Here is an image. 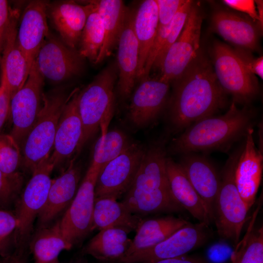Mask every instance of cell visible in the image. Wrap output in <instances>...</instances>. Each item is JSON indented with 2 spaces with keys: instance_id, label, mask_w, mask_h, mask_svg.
Masks as SVG:
<instances>
[{
  "instance_id": "obj_1",
  "label": "cell",
  "mask_w": 263,
  "mask_h": 263,
  "mask_svg": "<svg viewBox=\"0 0 263 263\" xmlns=\"http://www.w3.org/2000/svg\"><path fill=\"white\" fill-rule=\"evenodd\" d=\"M173 82L169 119L177 132L213 116L225 104V94L217 81L213 66L200 54Z\"/></svg>"
},
{
  "instance_id": "obj_2",
  "label": "cell",
  "mask_w": 263,
  "mask_h": 263,
  "mask_svg": "<svg viewBox=\"0 0 263 263\" xmlns=\"http://www.w3.org/2000/svg\"><path fill=\"white\" fill-rule=\"evenodd\" d=\"M254 110L240 109L232 101L224 114L198 121L173 139L169 150L174 154L221 150L226 152L236 142L245 139L257 122Z\"/></svg>"
},
{
  "instance_id": "obj_3",
  "label": "cell",
  "mask_w": 263,
  "mask_h": 263,
  "mask_svg": "<svg viewBox=\"0 0 263 263\" xmlns=\"http://www.w3.org/2000/svg\"><path fill=\"white\" fill-rule=\"evenodd\" d=\"M166 151L157 144L145 150L133 181L120 201L140 217L160 212H180L183 207L173 197L166 169Z\"/></svg>"
},
{
  "instance_id": "obj_4",
  "label": "cell",
  "mask_w": 263,
  "mask_h": 263,
  "mask_svg": "<svg viewBox=\"0 0 263 263\" xmlns=\"http://www.w3.org/2000/svg\"><path fill=\"white\" fill-rule=\"evenodd\" d=\"M243 143L229 155L220 174V184L215 199L213 222L219 237L235 247L240 241L249 209L241 198L235 181L237 162Z\"/></svg>"
},
{
  "instance_id": "obj_5",
  "label": "cell",
  "mask_w": 263,
  "mask_h": 263,
  "mask_svg": "<svg viewBox=\"0 0 263 263\" xmlns=\"http://www.w3.org/2000/svg\"><path fill=\"white\" fill-rule=\"evenodd\" d=\"M116 78V69L112 64L101 71L87 87L79 91L77 107L82 125L79 152L99 128L101 134L107 132L113 112Z\"/></svg>"
},
{
  "instance_id": "obj_6",
  "label": "cell",
  "mask_w": 263,
  "mask_h": 263,
  "mask_svg": "<svg viewBox=\"0 0 263 263\" xmlns=\"http://www.w3.org/2000/svg\"><path fill=\"white\" fill-rule=\"evenodd\" d=\"M69 96L61 89L43 94L41 110L22 146L23 164L32 173L51 156L58 121Z\"/></svg>"
},
{
  "instance_id": "obj_7",
  "label": "cell",
  "mask_w": 263,
  "mask_h": 263,
  "mask_svg": "<svg viewBox=\"0 0 263 263\" xmlns=\"http://www.w3.org/2000/svg\"><path fill=\"white\" fill-rule=\"evenodd\" d=\"M54 166L50 158L38 167L16 202L18 226L14 231L15 252L22 255L31 236L33 224L47 201Z\"/></svg>"
},
{
  "instance_id": "obj_8",
  "label": "cell",
  "mask_w": 263,
  "mask_h": 263,
  "mask_svg": "<svg viewBox=\"0 0 263 263\" xmlns=\"http://www.w3.org/2000/svg\"><path fill=\"white\" fill-rule=\"evenodd\" d=\"M213 70L221 88L236 103L249 104L257 95V77L243 66L233 50L220 42L212 48Z\"/></svg>"
},
{
  "instance_id": "obj_9",
  "label": "cell",
  "mask_w": 263,
  "mask_h": 263,
  "mask_svg": "<svg viewBox=\"0 0 263 263\" xmlns=\"http://www.w3.org/2000/svg\"><path fill=\"white\" fill-rule=\"evenodd\" d=\"M203 17L193 2L180 35L154 67L159 68V78L169 83L178 78L200 54Z\"/></svg>"
},
{
  "instance_id": "obj_10",
  "label": "cell",
  "mask_w": 263,
  "mask_h": 263,
  "mask_svg": "<svg viewBox=\"0 0 263 263\" xmlns=\"http://www.w3.org/2000/svg\"><path fill=\"white\" fill-rule=\"evenodd\" d=\"M99 171L89 167L74 199L58 221L63 236L72 247L81 244L93 230L95 186Z\"/></svg>"
},
{
  "instance_id": "obj_11",
  "label": "cell",
  "mask_w": 263,
  "mask_h": 263,
  "mask_svg": "<svg viewBox=\"0 0 263 263\" xmlns=\"http://www.w3.org/2000/svg\"><path fill=\"white\" fill-rule=\"evenodd\" d=\"M44 78L34 62L24 85L11 97L10 134L20 147L34 126L42 105Z\"/></svg>"
},
{
  "instance_id": "obj_12",
  "label": "cell",
  "mask_w": 263,
  "mask_h": 263,
  "mask_svg": "<svg viewBox=\"0 0 263 263\" xmlns=\"http://www.w3.org/2000/svg\"><path fill=\"white\" fill-rule=\"evenodd\" d=\"M145 150L132 143L126 150L104 166L99 171L95 186V198L117 200L131 187Z\"/></svg>"
},
{
  "instance_id": "obj_13",
  "label": "cell",
  "mask_w": 263,
  "mask_h": 263,
  "mask_svg": "<svg viewBox=\"0 0 263 263\" xmlns=\"http://www.w3.org/2000/svg\"><path fill=\"white\" fill-rule=\"evenodd\" d=\"M208 226L199 222L196 224L189 223L162 242L123 257L115 262L142 263L185 255L208 241L212 233Z\"/></svg>"
},
{
  "instance_id": "obj_14",
  "label": "cell",
  "mask_w": 263,
  "mask_h": 263,
  "mask_svg": "<svg viewBox=\"0 0 263 263\" xmlns=\"http://www.w3.org/2000/svg\"><path fill=\"white\" fill-rule=\"evenodd\" d=\"M34 62L44 79L56 83L77 75L83 66L82 57L78 52L50 32Z\"/></svg>"
},
{
  "instance_id": "obj_15",
  "label": "cell",
  "mask_w": 263,
  "mask_h": 263,
  "mask_svg": "<svg viewBox=\"0 0 263 263\" xmlns=\"http://www.w3.org/2000/svg\"><path fill=\"white\" fill-rule=\"evenodd\" d=\"M78 89L70 94L60 117L56 133L53 151L50 158L55 168L64 170L79 152L82 125L77 107Z\"/></svg>"
},
{
  "instance_id": "obj_16",
  "label": "cell",
  "mask_w": 263,
  "mask_h": 263,
  "mask_svg": "<svg viewBox=\"0 0 263 263\" xmlns=\"http://www.w3.org/2000/svg\"><path fill=\"white\" fill-rule=\"evenodd\" d=\"M169 84L158 77L141 81L129 107V119L135 126H147L157 118L166 105Z\"/></svg>"
},
{
  "instance_id": "obj_17",
  "label": "cell",
  "mask_w": 263,
  "mask_h": 263,
  "mask_svg": "<svg viewBox=\"0 0 263 263\" xmlns=\"http://www.w3.org/2000/svg\"><path fill=\"white\" fill-rule=\"evenodd\" d=\"M81 171L80 164L74 158L61 174L52 180L47 201L38 216V229L50 225L67 209L79 188Z\"/></svg>"
},
{
  "instance_id": "obj_18",
  "label": "cell",
  "mask_w": 263,
  "mask_h": 263,
  "mask_svg": "<svg viewBox=\"0 0 263 263\" xmlns=\"http://www.w3.org/2000/svg\"><path fill=\"white\" fill-rule=\"evenodd\" d=\"M48 3L42 0H34L25 8L19 27L17 39L30 70L38 53L50 33L47 23Z\"/></svg>"
},
{
  "instance_id": "obj_19",
  "label": "cell",
  "mask_w": 263,
  "mask_h": 263,
  "mask_svg": "<svg viewBox=\"0 0 263 263\" xmlns=\"http://www.w3.org/2000/svg\"><path fill=\"white\" fill-rule=\"evenodd\" d=\"M253 131H249L244 139L235 171L237 188L249 210L255 203L263 172V153L255 146Z\"/></svg>"
},
{
  "instance_id": "obj_20",
  "label": "cell",
  "mask_w": 263,
  "mask_h": 263,
  "mask_svg": "<svg viewBox=\"0 0 263 263\" xmlns=\"http://www.w3.org/2000/svg\"><path fill=\"white\" fill-rule=\"evenodd\" d=\"M134 13V11L127 9L117 43L118 88L124 98L129 97L137 79L139 47L133 29Z\"/></svg>"
},
{
  "instance_id": "obj_21",
  "label": "cell",
  "mask_w": 263,
  "mask_h": 263,
  "mask_svg": "<svg viewBox=\"0 0 263 263\" xmlns=\"http://www.w3.org/2000/svg\"><path fill=\"white\" fill-rule=\"evenodd\" d=\"M19 13L11 10L1 52V74L5 77L11 97L25 83L30 69L17 39Z\"/></svg>"
},
{
  "instance_id": "obj_22",
  "label": "cell",
  "mask_w": 263,
  "mask_h": 263,
  "mask_svg": "<svg viewBox=\"0 0 263 263\" xmlns=\"http://www.w3.org/2000/svg\"><path fill=\"white\" fill-rule=\"evenodd\" d=\"M179 164L203 201L212 223L214 203L220 184L219 173L207 159L195 153L183 154Z\"/></svg>"
},
{
  "instance_id": "obj_23",
  "label": "cell",
  "mask_w": 263,
  "mask_h": 263,
  "mask_svg": "<svg viewBox=\"0 0 263 263\" xmlns=\"http://www.w3.org/2000/svg\"><path fill=\"white\" fill-rule=\"evenodd\" d=\"M84 3L85 4H80L73 0H64L47 5V14L61 40L74 49L78 45L91 11L90 5Z\"/></svg>"
},
{
  "instance_id": "obj_24",
  "label": "cell",
  "mask_w": 263,
  "mask_h": 263,
  "mask_svg": "<svg viewBox=\"0 0 263 263\" xmlns=\"http://www.w3.org/2000/svg\"><path fill=\"white\" fill-rule=\"evenodd\" d=\"M211 20L213 30L225 40L248 51L256 49L259 30L249 20L223 10L214 12Z\"/></svg>"
},
{
  "instance_id": "obj_25",
  "label": "cell",
  "mask_w": 263,
  "mask_h": 263,
  "mask_svg": "<svg viewBox=\"0 0 263 263\" xmlns=\"http://www.w3.org/2000/svg\"><path fill=\"white\" fill-rule=\"evenodd\" d=\"M166 169L171 193L176 201L199 223H211L204 203L180 165L167 157Z\"/></svg>"
},
{
  "instance_id": "obj_26",
  "label": "cell",
  "mask_w": 263,
  "mask_h": 263,
  "mask_svg": "<svg viewBox=\"0 0 263 263\" xmlns=\"http://www.w3.org/2000/svg\"><path fill=\"white\" fill-rule=\"evenodd\" d=\"M189 223L183 218L173 216L143 219L135 231L136 235L129 248L123 257L162 242Z\"/></svg>"
},
{
  "instance_id": "obj_27",
  "label": "cell",
  "mask_w": 263,
  "mask_h": 263,
  "mask_svg": "<svg viewBox=\"0 0 263 263\" xmlns=\"http://www.w3.org/2000/svg\"><path fill=\"white\" fill-rule=\"evenodd\" d=\"M99 14L104 27L105 39L95 64L103 61L112 53L118 43L127 9L121 0H91L84 1Z\"/></svg>"
},
{
  "instance_id": "obj_28",
  "label": "cell",
  "mask_w": 263,
  "mask_h": 263,
  "mask_svg": "<svg viewBox=\"0 0 263 263\" xmlns=\"http://www.w3.org/2000/svg\"><path fill=\"white\" fill-rule=\"evenodd\" d=\"M142 217L133 214L121 202L109 198H95L93 229H123L128 234L136 231Z\"/></svg>"
},
{
  "instance_id": "obj_29",
  "label": "cell",
  "mask_w": 263,
  "mask_h": 263,
  "mask_svg": "<svg viewBox=\"0 0 263 263\" xmlns=\"http://www.w3.org/2000/svg\"><path fill=\"white\" fill-rule=\"evenodd\" d=\"M158 24L156 0H145L135 12L133 29L138 43L139 56L136 78L141 79L152 45Z\"/></svg>"
},
{
  "instance_id": "obj_30",
  "label": "cell",
  "mask_w": 263,
  "mask_h": 263,
  "mask_svg": "<svg viewBox=\"0 0 263 263\" xmlns=\"http://www.w3.org/2000/svg\"><path fill=\"white\" fill-rule=\"evenodd\" d=\"M125 230L109 228L99 230L82 249V254L106 262H116L123 257L129 248L132 240Z\"/></svg>"
},
{
  "instance_id": "obj_31",
  "label": "cell",
  "mask_w": 263,
  "mask_h": 263,
  "mask_svg": "<svg viewBox=\"0 0 263 263\" xmlns=\"http://www.w3.org/2000/svg\"><path fill=\"white\" fill-rule=\"evenodd\" d=\"M73 247L65 239L58 222L38 229L30 243L35 263H47L58 259L61 251Z\"/></svg>"
},
{
  "instance_id": "obj_32",
  "label": "cell",
  "mask_w": 263,
  "mask_h": 263,
  "mask_svg": "<svg viewBox=\"0 0 263 263\" xmlns=\"http://www.w3.org/2000/svg\"><path fill=\"white\" fill-rule=\"evenodd\" d=\"M132 144L127 135L122 131L118 130L107 131L101 134L95 142L90 167L100 170Z\"/></svg>"
},
{
  "instance_id": "obj_33",
  "label": "cell",
  "mask_w": 263,
  "mask_h": 263,
  "mask_svg": "<svg viewBox=\"0 0 263 263\" xmlns=\"http://www.w3.org/2000/svg\"><path fill=\"white\" fill-rule=\"evenodd\" d=\"M260 207L255 210L245 234L235 247L232 263H263V228L255 226Z\"/></svg>"
},
{
  "instance_id": "obj_34",
  "label": "cell",
  "mask_w": 263,
  "mask_h": 263,
  "mask_svg": "<svg viewBox=\"0 0 263 263\" xmlns=\"http://www.w3.org/2000/svg\"><path fill=\"white\" fill-rule=\"evenodd\" d=\"M88 4L91 11L80 38L78 53L82 58L95 64L104 43L105 32L99 14Z\"/></svg>"
},
{
  "instance_id": "obj_35",
  "label": "cell",
  "mask_w": 263,
  "mask_h": 263,
  "mask_svg": "<svg viewBox=\"0 0 263 263\" xmlns=\"http://www.w3.org/2000/svg\"><path fill=\"white\" fill-rule=\"evenodd\" d=\"M20 163L19 146L10 134H0V170L9 176L20 175Z\"/></svg>"
},
{
  "instance_id": "obj_36",
  "label": "cell",
  "mask_w": 263,
  "mask_h": 263,
  "mask_svg": "<svg viewBox=\"0 0 263 263\" xmlns=\"http://www.w3.org/2000/svg\"><path fill=\"white\" fill-rule=\"evenodd\" d=\"M21 175L9 176L0 170V209L7 210L16 203L22 185Z\"/></svg>"
},
{
  "instance_id": "obj_37",
  "label": "cell",
  "mask_w": 263,
  "mask_h": 263,
  "mask_svg": "<svg viewBox=\"0 0 263 263\" xmlns=\"http://www.w3.org/2000/svg\"><path fill=\"white\" fill-rule=\"evenodd\" d=\"M193 3V2L192 0H185V2L173 17L170 23L169 33L165 44L164 45L153 67L161 58L169 47L175 41L180 35L184 27Z\"/></svg>"
},
{
  "instance_id": "obj_38",
  "label": "cell",
  "mask_w": 263,
  "mask_h": 263,
  "mask_svg": "<svg viewBox=\"0 0 263 263\" xmlns=\"http://www.w3.org/2000/svg\"><path fill=\"white\" fill-rule=\"evenodd\" d=\"M185 0H156L158 7V25L169 24Z\"/></svg>"
},
{
  "instance_id": "obj_39",
  "label": "cell",
  "mask_w": 263,
  "mask_h": 263,
  "mask_svg": "<svg viewBox=\"0 0 263 263\" xmlns=\"http://www.w3.org/2000/svg\"><path fill=\"white\" fill-rule=\"evenodd\" d=\"M244 67L251 74L263 78V57H254L248 51L241 48L233 49Z\"/></svg>"
},
{
  "instance_id": "obj_40",
  "label": "cell",
  "mask_w": 263,
  "mask_h": 263,
  "mask_svg": "<svg viewBox=\"0 0 263 263\" xmlns=\"http://www.w3.org/2000/svg\"><path fill=\"white\" fill-rule=\"evenodd\" d=\"M18 222L14 213L0 209V243L7 245L4 242L18 226Z\"/></svg>"
},
{
  "instance_id": "obj_41",
  "label": "cell",
  "mask_w": 263,
  "mask_h": 263,
  "mask_svg": "<svg viewBox=\"0 0 263 263\" xmlns=\"http://www.w3.org/2000/svg\"><path fill=\"white\" fill-rule=\"evenodd\" d=\"M11 95L4 76L1 74L0 84V131L10 114Z\"/></svg>"
},
{
  "instance_id": "obj_42",
  "label": "cell",
  "mask_w": 263,
  "mask_h": 263,
  "mask_svg": "<svg viewBox=\"0 0 263 263\" xmlns=\"http://www.w3.org/2000/svg\"><path fill=\"white\" fill-rule=\"evenodd\" d=\"M223 2L228 6L245 13L253 21H258L257 11L255 1L253 0H224Z\"/></svg>"
},
{
  "instance_id": "obj_43",
  "label": "cell",
  "mask_w": 263,
  "mask_h": 263,
  "mask_svg": "<svg viewBox=\"0 0 263 263\" xmlns=\"http://www.w3.org/2000/svg\"><path fill=\"white\" fill-rule=\"evenodd\" d=\"M11 9L8 2L0 0V51L2 52L4 38L9 22Z\"/></svg>"
},
{
  "instance_id": "obj_44",
  "label": "cell",
  "mask_w": 263,
  "mask_h": 263,
  "mask_svg": "<svg viewBox=\"0 0 263 263\" xmlns=\"http://www.w3.org/2000/svg\"><path fill=\"white\" fill-rule=\"evenodd\" d=\"M142 263H207L202 258L198 257H187L185 255L158 261H148Z\"/></svg>"
},
{
  "instance_id": "obj_45",
  "label": "cell",
  "mask_w": 263,
  "mask_h": 263,
  "mask_svg": "<svg viewBox=\"0 0 263 263\" xmlns=\"http://www.w3.org/2000/svg\"><path fill=\"white\" fill-rule=\"evenodd\" d=\"M256 4V9H258L257 14L258 21L257 22V27L260 30L263 29V0H257L255 1Z\"/></svg>"
},
{
  "instance_id": "obj_46",
  "label": "cell",
  "mask_w": 263,
  "mask_h": 263,
  "mask_svg": "<svg viewBox=\"0 0 263 263\" xmlns=\"http://www.w3.org/2000/svg\"><path fill=\"white\" fill-rule=\"evenodd\" d=\"M21 257L22 256L13 253L6 257H2L0 263H22Z\"/></svg>"
},
{
  "instance_id": "obj_47",
  "label": "cell",
  "mask_w": 263,
  "mask_h": 263,
  "mask_svg": "<svg viewBox=\"0 0 263 263\" xmlns=\"http://www.w3.org/2000/svg\"><path fill=\"white\" fill-rule=\"evenodd\" d=\"M7 245L0 243V255L2 257H6L12 255L8 252Z\"/></svg>"
},
{
  "instance_id": "obj_48",
  "label": "cell",
  "mask_w": 263,
  "mask_h": 263,
  "mask_svg": "<svg viewBox=\"0 0 263 263\" xmlns=\"http://www.w3.org/2000/svg\"><path fill=\"white\" fill-rule=\"evenodd\" d=\"M72 263H89L84 257L81 256L75 259Z\"/></svg>"
},
{
  "instance_id": "obj_49",
  "label": "cell",
  "mask_w": 263,
  "mask_h": 263,
  "mask_svg": "<svg viewBox=\"0 0 263 263\" xmlns=\"http://www.w3.org/2000/svg\"><path fill=\"white\" fill-rule=\"evenodd\" d=\"M61 263L58 259L52 261V262H49V263Z\"/></svg>"
},
{
  "instance_id": "obj_50",
  "label": "cell",
  "mask_w": 263,
  "mask_h": 263,
  "mask_svg": "<svg viewBox=\"0 0 263 263\" xmlns=\"http://www.w3.org/2000/svg\"><path fill=\"white\" fill-rule=\"evenodd\" d=\"M104 263H117L115 262H104Z\"/></svg>"
},
{
  "instance_id": "obj_51",
  "label": "cell",
  "mask_w": 263,
  "mask_h": 263,
  "mask_svg": "<svg viewBox=\"0 0 263 263\" xmlns=\"http://www.w3.org/2000/svg\"><path fill=\"white\" fill-rule=\"evenodd\" d=\"M1 54V52L0 51V55Z\"/></svg>"
}]
</instances>
